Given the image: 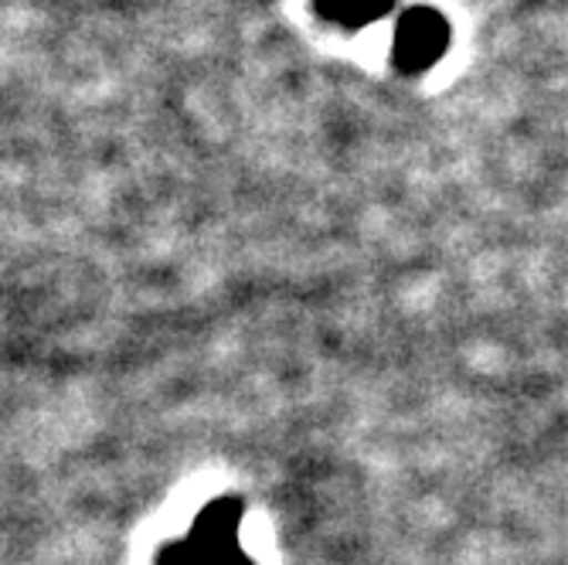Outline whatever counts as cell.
<instances>
[{"mask_svg":"<svg viewBox=\"0 0 568 565\" xmlns=\"http://www.w3.org/2000/svg\"><path fill=\"white\" fill-rule=\"evenodd\" d=\"M449 44V24L433 8H412L395 31V65L402 72H423L439 62Z\"/></svg>","mask_w":568,"mask_h":565,"instance_id":"6da1fadb","label":"cell"},{"mask_svg":"<svg viewBox=\"0 0 568 565\" xmlns=\"http://www.w3.org/2000/svg\"><path fill=\"white\" fill-rule=\"evenodd\" d=\"M392 8H395V0H317L321 18L344 31L368 28V24L382 21Z\"/></svg>","mask_w":568,"mask_h":565,"instance_id":"7a4b0ae2","label":"cell"}]
</instances>
